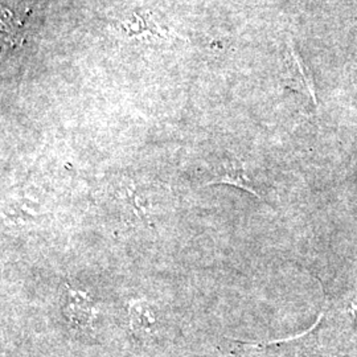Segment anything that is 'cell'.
I'll return each mask as SVG.
<instances>
[{
    "instance_id": "cell-3",
    "label": "cell",
    "mask_w": 357,
    "mask_h": 357,
    "mask_svg": "<svg viewBox=\"0 0 357 357\" xmlns=\"http://www.w3.org/2000/svg\"><path fill=\"white\" fill-rule=\"evenodd\" d=\"M66 291V303L64 312L66 318L72 324L78 327H89L93 320V301L88 294L81 290L72 289L68 283H65Z\"/></svg>"
},
{
    "instance_id": "cell-5",
    "label": "cell",
    "mask_w": 357,
    "mask_h": 357,
    "mask_svg": "<svg viewBox=\"0 0 357 357\" xmlns=\"http://www.w3.org/2000/svg\"><path fill=\"white\" fill-rule=\"evenodd\" d=\"M128 315H130V326L135 335L143 336L149 332H151L155 318L150 306L143 301H134L128 307Z\"/></svg>"
},
{
    "instance_id": "cell-1",
    "label": "cell",
    "mask_w": 357,
    "mask_h": 357,
    "mask_svg": "<svg viewBox=\"0 0 357 357\" xmlns=\"http://www.w3.org/2000/svg\"><path fill=\"white\" fill-rule=\"evenodd\" d=\"M213 184H228L237 188H241L245 192L252 193L257 199H261V195L257 192L252 180L248 176L246 169L240 159H225L217 167L215 176L211 181L205 183V185Z\"/></svg>"
},
{
    "instance_id": "cell-6",
    "label": "cell",
    "mask_w": 357,
    "mask_h": 357,
    "mask_svg": "<svg viewBox=\"0 0 357 357\" xmlns=\"http://www.w3.org/2000/svg\"><path fill=\"white\" fill-rule=\"evenodd\" d=\"M118 197L125 205L128 216H130L131 220H135V218L144 220L147 217L143 197H142L141 195L137 193V191L134 190V187L128 185V187H125L122 190H118Z\"/></svg>"
},
{
    "instance_id": "cell-4",
    "label": "cell",
    "mask_w": 357,
    "mask_h": 357,
    "mask_svg": "<svg viewBox=\"0 0 357 357\" xmlns=\"http://www.w3.org/2000/svg\"><path fill=\"white\" fill-rule=\"evenodd\" d=\"M28 13L15 11L8 4L1 7V26L6 33V41L16 45L24 38V24Z\"/></svg>"
},
{
    "instance_id": "cell-2",
    "label": "cell",
    "mask_w": 357,
    "mask_h": 357,
    "mask_svg": "<svg viewBox=\"0 0 357 357\" xmlns=\"http://www.w3.org/2000/svg\"><path fill=\"white\" fill-rule=\"evenodd\" d=\"M286 70L289 73V79L294 89L306 93L307 96H310V98L312 100L314 105H318L314 77L305 64V61L299 57V54L291 45H289V50H287Z\"/></svg>"
},
{
    "instance_id": "cell-7",
    "label": "cell",
    "mask_w": 357,
    "mask_h": 357,
    "mask_svg": "<svg viewBox=\"0 0 357 357\" xmlns=\"http://www.w3.org/2000/svg\"><path fill=\"white\" fill-rule=\"evenodd\" d=\"M351 312H352V315H354V319H355V323H356L357 327V294L355 295V298L352 299V303H351Z\"/></svg>"
}]
</instances>
